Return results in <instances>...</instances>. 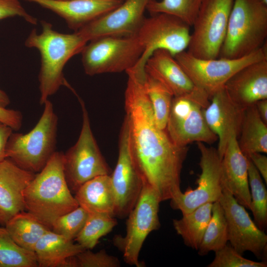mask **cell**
<instances>
[{
  "instance_id": "6da1fadb",
  "label": "cell",
  "mask_w": 267,
  "mask_h": 267,
  "mask_svg": "<svg viewBox=\"0 0 267 267\" xmlns=\"http://www.w3.org/2000/svg\"><path fill=\"white\" fill-rule=\"evenodd\" d=\"M125 93L131 156L143 184L154 189L161 202L181 191L180 174L188 147L175 144L156 125L142 79L132 71Z\"/></svg>"
},
{
  "instance_id": "7a4b0ae2",
  "label": "cell",
  "mask_w": 267,
  "mask_h": 267,
  "mask_svg": "<svg viewBox=\"0 0 267 267\" xmlns=\"http://www.w3.org/2000/svg\"><path fill=\"white\" fill-rule=\"evenodd\" d=\"M41 24L42 32L38 33L36 29H33L25 45L36 48L40 53V103L43 105L62 86L70 87L64 77V67L73 56L82 52L88 42L77 31L59 33L46 21H41Z\"/></svg>"
},
{
  "instance_id": "3957f363",
  "label": "cell",
  "mask_w": 267,
  "mask_h": 267,
  "mask_svg": "<svg viewBox=\"0 0 267 267\" xmlns=\"http://www.w3.org/2000/svg\"><path fill=\"white\" fill-rule=\"evenodd\" d=\"M25 208L51 229L61 216L79 206L66 181L63 152L56 151L30 182L24 193Z\"/></svg>"
},
{
  "instance_id": "277c9868",
  "label": "cell",
  "mask_w": 267,
  "mask_h": 267,
  "mask_svg": "<svg viewBox=\"0 0 267 267\" xmlns=\"http://www.w3.org/2000/svg\"><path fill=\"white\" fill-rule=\"evenodd\" d=\"M267 4L261 0H234L219 57L238 58L267 43Z\"/></svg>"
},
{
  "instance_id": "5b68a950",
  "label": "cell",
  "mask_w": 267,
  "mask_h": 267,
  "mask_svg": "<svg viewBox=\"0 0 267 267\" xmlns=\"http://www.w3.org/2000/svg\"><path fill=\"white\" fill-rule=\"evenodd\" d=\"M37 124L26 134L12 133L6 148V158L26 171L38 173L56 151L58 118L47 99Z\"/></svg>"
},
{
  "instance_id": "8992f818",
  "label": "cell",
  "mask_w": 267,
  "mask_h": 267,
  "mask_svg": "<svg viewBox=\"0 0 267 267\" xmlns=\"http://www.w3.org/2000/svg\"><path fill=\"white\" fill-rule=\"evenodd\" d=\"M82 52V62L89 76L119 73L133 68L143 48L135 36H106L89 42Z\"/></svg>"
},
{
  "instance_id": "52a82bcc",
  "label": "cell",
  "mask_w": 267,
  "mask_h": 267,
  "mask_svg": "<svg viewBox=\"0 0 267 267\" xmlns=\"http://www.w3.org/2000/svg\"><path fill=\"white\" fill-rule=\"evenodd\" d=\"M78 97L82 110L81 132L75 144L63 153L65 178L71 191L75 193L88 180L110 173L92 133L85 103Z\"/></svg>"
},
{
  "instance_id": "ba28073f",
  "label": "cell",
  "mask_w": 267,
  "mask_h": 267,
  "mask_svg": "<svg viewBox=\"0 0 267 267\" xmlns=\"http://www.w3.org/2000/svg\"><path fill=\"white\" fill-rule=\"evenodd\" d=\"M190 27L180 19L166 13L145 17L135 35L143 52L135 65L130 70L144 74L147 60L158 49L166 50L174 56L185 51L190 39Z\"/></svg>"
},
{
  "instance_id": "9c48e42d",
  "label": "cell",
  "mask_w": 267,
  "mask_h": 267,
  "mask_svg": "<svg viewBox=\"0 0 267 267\" xmlns=\"http://www.w3.org/2000/svg\"><path fill=\"white\" fill-rule=\"evenodd\" d=\"M194 85L211 97L235 73L253 62L267 59V46L238 58L201 59L185 50L175 56Z\"/></svg>"
},
{
  "instance_id": "30bf717a",
  "label": "cell",
  "mask_w": 267,
  "mask_h": 267,
  "mask_svg": "<svg viewBox=\"0 0 267 267\" xmlns=\"http://www.w3.org/2000/svg\"><path fill=\"white\" fill-rule=\"evenodd\" d=\"M160 202L156 191L143 184L138 199L128 216L125 235L113 238L114 246L122 252L127 264L142 266L138 258L143 244L149 234L161 225L158 215Z\"/></svg>"
},
{
  "instance_id": "8fae6325",
  "label": "cell",
  "mask_w": 267,
  "mask_h": 267,
  "mask_svg": "<svg viewBox=\"0 0 267 267\" xmlns=\"http://www.w3.org/2000/svg\"><path fill=\"white\" fill-rule=\"evenodd\" d=\"M234 0H202L187 51L201 59L219 57Z\"/></svg>"
},
{
  "instance_id": "7c38bea8",
  "label": "cell",
  "mask_w": 267,
  "mask_h": 267,
  "mask_svg": "<svg viewBox=\"0 0 267 267\" xmlns=\"http://www.w3.org/2000/svg\"><path fill=\"white\" fill-rule=\"evenodd\" d=\"M200 153L199 166L201 172L197 180V187L185 192H180L171 199L174 210L187 214L198 207L219 201L222 193L221 161L217 149L197 142Z\"/></svg>"
},
{
  "instance_id": "4fadbf2b",
  "label": "cell",
  "mask_w": 267,
  "mask_h": 267,
  "mask_svg": "<svg viewBox=\"0 0 267 267\" xmlns=\"http://www.w3.org/2000/svg\"><path fill=\"white\" fill-rule=\"evenodd\" d=\"M227 223L228 241L240 254L250 251L258 258H265L267 253V235L252 221L244 207L231 193L222 187L219 199Z\"/></svg>"
},
{
  "instance_id": "5bb4252c",
  "label": "cell",
  "mask_w": 267,
  "mask_h": 267,
  "mask_svg": "<svg viewBox=\"0 0 267 267\" xmlns=\"http://www.w3.org/2000/svg\"><path fill=\"white\" fill-rule=\"evenodd\" d=\"M110 176L115 197L114 217L126 218L136 203L143 187L131 156L129 126L126 117L119 136L117 164Z\"/></svg>"
},
{
  "instance_id": "9a60e30c",
  "label": "cell",
  "mask_w": 267,
  "mask_h": 267,
  "mask_svg": "<svg viewBox=\"0 0 267 267\" xmlns=\"http://www.w3.org/2000/svg\"><path fill=\"white\" fill-rule=\"evenodd\" d=\"M166 130L173 141L180 146L194 142L211 144L218 140L205 121L203 108L184 97L174 96Z\"/></svg>"
},
{
  "instance_id": "2e32d148",
  "label": "cell",
  "mask_w": 267,
  "mask_h": 267,
  "mask_svg": "<svg viewBox=\"0 0 267 267\" xmlns=\"http://www.w3.org/2000/svg\"><path fill=\"white\" fill-rule=\"evenodd\" d=\"M150 0H124L112 10L88 23L77 31L88 42L106 36L136 35Z\"/></svg>"
},
{
  "instance_id": "e0dca14e",
  "label": "cell",
  "mask_w": 267,
  "mask_h": 267,
  "mask_svg": "<svg viewBox=\"0 0 267 267\" xmlns=\"http://www.w3.org/2000/svg\"><path fill=\"white\" fill-rule=\"evenodd\" d=\"M145 72L167 88L174 97H184L205 108L210 99L202 89L196 87L169 51L158 49L147 60Z\"/></svg>"
},
{
  "instance_id": "ac0fdd59",
  "label": "cell",
  "mask_w": 267,
  "mask_h": 267,
  "mask_svg": "<svg viewBox=\"0 0 267 267\" xmlns=\"http://www.w3.org/2000/svg\"><path fill=\"white\" fill-rule=\"evenodd\" d=\"M244 111L230 99L224 87L216 92L209 104L203 108L208 126L218 137L217 149L221 159L231 136L239 135Z\"/></svg>"
},
{
  "instance_id": "d6986e66",
  "label": "cell",
  "mask_w": 267,
  "mask_h": 267,
  "mask_svg": "<svg viewBox=\"0 0 267 267\" xmlns=\"http://www.w3.org/2000/svg\"><path fill=\"white\" fill-rule=\"evenodd\" d=\"M223 87L230 99L244 110L259 100L267 99V59L243 67Z\"/></svg>"
},
{
  "instance_id": "ffe728a7",
  "label": "cell",
  "mask_w": 267,
  "mask_h": 267,
  "mask_svg": "<svg viewBox=\"0 0 267 267\" xmlns=\"http://www.w3.org/2000/svg\"><path fill=\"white\" fill-rule=\"evenodd\" d=\"M36 174L18 166L9 158L0 162V224L25 210L24 193Z\"/></svg>"
},
{
  "instance_id": "44dd1931",
  "label": "cell",
  "mask_w": 267,
  "mask_h": 267,
  "mask_svg": "<svg viewBox=\"0 0 267 267\" xmlns=\"http://www.w3.org/2000/svg\"><path fill=\"white\" fill-rule=\"evenodd\" d=\"M49 9L77 31L118 6L122 0H24Z\"/></svg>"
},
{
  "instance_id": "7402d4cb",
  "label": "cell",
  "mask_w": 267,
  "mask_h": 267,
  "mask_svg": "<svg viewBox=\"0 0 267 267\" xmlns=\"http://www.w3.org/2000/svg\"><path fill=\"white\" fill-rule=\"evenodd\" d=\"M221 181L238 203L251 210L247 157L238 146L236 134L231 136L222 159Z\"/></svg>"
},
{
  "instance_id": "603a6c76",
  "label": "cell",
  "mask_w": 267,
  "mask_h": 267,
  "mask_svg": "<svg viewBox=\"0 0 267 267\" xmlns=\"http://www.w3.org/2000/svg\"><path fill=\"white\" fill-rule=\"evenodd\" d=\"M74 196L79 206L89 213L114 217L115 197L110 175L99 176L86 182Z\"/></svg>"
},
{
  "instance_id": "cb8c5ba5",
  "label": "cell",
  "mask_w": 267,
  "mask_h": 267,
  "mask_svg": "<svg viewBox=\"0 0 267 267\" xmlns=\"http://www.w3.org/2000/svg\"><path fill=\"white\" fill-rule=\"evenodd\" d=\"M84 250L78 243L50 230L37 243L34 252L38 267H65L69 258Z\"/></svg>"
},
{
  "instance_id": "d4e9b609",
  "label": "cell",
  "mask_w": 267,
  "mask_h": 267,
  "mask_svg": "<svg viewBox=\"0 0 267 267\" xmlns=\"http://www.w3.org/2000/svg\"><path fill=\"white\" fill-rule=\"evenodd\" d=\"M237 142L247 157L253 153H267V124L261 118L255 104L244 110Z\"/></svg>"
},
{
  "instance_id": "484cf974",
  "label": "cell",
  "mask_w": 267,
  "mask_h": 267,
  "mask_svg": "<svg viewBox=\"0 0 267 267\" xmlns=\"http://www.w3.org/2000/svg\"><path fill=\"white\" fill-rule=\"evenodd\" d=\"M213 203L204 204L192 212L173 220V226L184 244L197 250L212 216Z\"/></svg>"
},
{
  "instance_id": "4316f807",
  "label": "cell",
  "mask_w": 267,
  "mask_h": 267,
  "mask_svg": "<svg viewBox=\"0 0 267 267\" xmlns=\"http://www.w3.org/2000/svg\"><path fill=\"white\" fill-rule=\"evenodd\" d=\"M4 226L18 245L33 252L39 240L51 230L31 214L24 211L13 216Z\"/></svg>"
},
{
  "instance_id": "83f0119b",
  "label": "cell",
  "mask_w": 267,
  "mask_h": 267,
  "mask_svg": "<svg viewBox=\"0 0 267 267\" xmlns=\"http://www.w3.org/2000/svg\"><path fill=\"white\" fill-rule=\"evenodd\" d=\"M228 241L227 223L223 209L219 201L213 203L212 216L206 227L198 254L207 255L211 251H216L225 246Z\"/></svg>"
},
{
  "instance_id": "f1b7e54d",
  "label": "cell",
  "mask_w": 267,
  "mask_h": 267,
  "mask_svg": "<svg viewBox=\"0 0 267 267\" xmlns=\"http://www.w3.org/2000/svg\"><path fill=\"white\" fill-rule=\"evenodd\" d=\"M142 83L155 123L159 129L166 130L174 95L162 84L146 72Z\"/></svg>"
},
{
  "instance_id": "f546056e",
  "label": "cell",
  "mask_w": 267,
  "mask_h": 267,
  "mask_svg": "<svg viewBox=\"0 0 267 267\" xmlns=\"http://www.w3.org/2000/svg\"><path fill=\"white\" fill-rule=\"evenodd\" d=\"M37 267L34 252L18 245L5 226H0V267Z\"/></svg>"
},
{
  "instance_id": "4dcf8cb0",
  "label": "cell",
  "mask_w": 267,
  "mask_h": 267,
  "mask_svg": "<svg viewBox=\"0 0 267 267\" xmlns=\"http://www.w3.org/2000/svg\"><path fill=\"white\" fill-rule=\"evenodd\" d=\"M114 217L96 213H89L82 229L74 239L85 249L91 250L103 236L110 232L117 225Z\"/></svg>"
},
{
  "instance_id": "1f68e13d",
  "label": "cell",
  "mask_w": 267,
  "mask_h": 267,
  "mask_svg": "<svg viewBox=\"0 0 267 267\" xmlns=\"http://www.w3.org/2000/svg\"><path fill=\"white\" fill-rule=\"evenodd\" d=\"M247 161L251 211L254 222L264 231L267 225V191L259 172L248 158Z\"/></svg>"
},
{
  "instance_id": "d6a6232c",
  "label": "cell",
  "mask_w": 267,
  "mask_h": 267,
  "mask_svg": "<svg viewBox=\"0 0 267 267\" xmlns=\"http://www.w3.org/2000/svg\"><path fill=\"white\" fill-rule=\"evenodd\" d=\"M202 0H150L146 10L151 14L166 13L192 26Z\"/></svg>"
},
{
  "instance_id": "836d02e7",
  "label": "cell",
  "mask_w": 267,
  "mask_h": 267,
  "mask_svg": "<svg viewBox=\"0 0 267 267\" xmlns=\"http://www.w3.org/2000/svg\"><path fill=\"white\" fill-rule=\"evenodd\" d=\"M89 212L79 206L57 218L53 223L51 230L74 241L84 227Z\"/></svg>"
},
{
  "instance_id": "e575fe53",
  "label": "cell",
  "mask_w": 267,
  "mask_h": 267,
  "mask_svg": "<svg viewBox=\"0 0 267 267\" xmlns=\"http://www.w3.org/2000/svg\"><path fill=\"white\" fill-rule=\"evenodd\" d=\"M120 265L118 258L109 255L104 249L97 252L85 249L69 258L66 267H119Z\"/></svg>"
},
{
  "instance_id": "d590c367",
  "label": "cell",
  "mask_w": 267,
  "mask_h": 267,
  "mask_svg": "<svg viewBox=\"0 0 267 267\" xmlns=\"http://www.w3.org/2000/svg\"><path fill=\"white\" fill-rule=\"evenodd\" d=\"M208 267H266L264 262H256L244 258L231 245L226 244L215 251L213 261Z\"/></svg>"
},
{
  "instance_id": "8d00e7d4",
  "label": "cell",
  "mask_w": 267,
  "mask_h": 267,
  "mask_svg": "<svg viewBox=\"0 0 267 267\" xmlns=\"http://www.w3.org/2000/svg\"><path fill=\"white\" fill-rule=\"evenodd\" d=\"M19 16L32 25H36L37 18L29 14L19 0H0V20Z\"/></svg>"
},
{
  "instance_id": "74e56055",
  "label": "cell",
  "mask_w": 267,
  "mask_h": 267,
  "mask_svg": "<svg viewBox=\"0 0 267 267\" xmlns=\"http://www.w3.org/2000/svg\"><path fill=\"white\" fill-rule=\"evenodd\" d=\"M0 121L9 126L13 131H17L22 126L23 115L18 110L0 106Z\"/></svg>"
},
{
  "instance_id": "f35d334b",
  "label": "cell",
  "mask_w": 267,
  "mask_h": 267,
  "mask_svg": "<svg viewBox=\"0 0 267 267\" xmlns=\"http://www.w3.org/2000/svg\"><path fill=\"white\" fill-rule=\"evenodd\" d=\"M248 158L263 178L266 184L267 183V157L261 153H253Z\"/></svg>"
},
{
  "instance_id": "ab89813d",
  "label": "cell",
  "mask_w": 267,
  "mask_h": 267,
  "mask_svg": "<svg viewBox=\"0 0 267 267\" xmlns=\"http://www.w3.org/2000/svg\"><path fill=\"white\" fill-rule=\"evenodd\" d=\"M12 129L0 121V162L6 158V148Z\"/></svg>"
},
{
  "instance_id": "60d3db41",
  "label": "cell",
  "mask_w": 267,
  "mask_h": 267,
  "mask_svg": "<svg viewBox=\"0 0 267 267\" xmlns=\"http://www.w3.org/2000/svg\"><path fill=\"white\" fill-rule=\"evenodd\" d=\"M255 105L261 118L267 124V99L259 100Z\"/></svg>"
},
{
  "instance_id": "b9f144b4",
  "label": "cell",
  "mask_w": 267,
  "mask_h": 267,
  "mask_svg": "<svg viewBox=\"0 0 267 267\" xmlns=\"http://www.w3.org/2000/svg\"><path fill=\"white\" fill-rule=\"evenodd\" d=\"M10 103V100L7 94L0 89V106L6 107Z\"/></svg>"
},
{
  "instance_id": "7bdbcfd3",
  "label": "cell",
  "mask_w": 267,
  "mask_h": 267,
  "mask_svg": "<svg viewBox=\"0 0 267 267\" xmlns=\"http://www.w3.org/2000/svg\"><path fill=\"white\" fill-rule=\"evenodd\" d=\"M262 0L264 3L267 4V0Z\"/></svg>"
},
{
  "instance_id": "ee69618b",
  "label": "cell",
  "mask_w": 267,
  "mask_h": 267,
  "mask_svg": "<svg viewBox=\"0 0 267 267\" xmlns=\"http://www.w3.org/2000/svg\"></svg>"
}]
</instances>
